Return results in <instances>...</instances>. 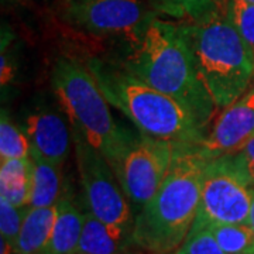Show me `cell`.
I'll return each mask as SVG.
<instances>
[{
  "label": "cell",
  "instance_id": "obj_3",
  "mask_svg": "<svg viewBox=\"0 0 254 254\" xmlns=\"http://www.w3.org/2000/svg\"><path fill=\"white\" fill-rule=\"evenodd\" d=\"M88 66L110 105L125 113L140 133L187 147H198L208 136V128L178 100L140 81L125 68L100 60H92Z\"/></svg>",
  "mask_w": 254,
  "mask_h": 254
},
{
  "label": "cell",
  "instance_id": "obj_6",
  "mask_svg": "<svg viewBox=\"0 0 254 254\" xmlns=\"http://www.w3.org/2000/svg\"><path fill=\"white\" fill-rule=\"evenodd\" d=\"M71 131L76 167L88 209L100 220L133 232L136 215L112 165L85 140L79 130L72 127Z\"/></svg>",
  "mask_w": 254,
  "mask_h": 254
},
{
  "label": "cell",
  "instance_id": "obj_7",
  "mask_svg": "<svg viewBox=\"0 0 254 254\" xmlns=\"http://www.w3.org/2000/svg\"><path fill=\"white\" fill-rule=\"evenodd\" d=\"M178 144L140 133L113 171L134 212L154 196L170 173Z\"/></svg>",
  "mask_w": 254,
  "mask_h": 254
},
{
  "label": "cell",
  "instance_id": "obj_10",
  "mask_svg": "<svg viewBox=\"0 0 254 254\" xmlns=\"http://www.w3.org/2000/svg\"><path fill=\"white\" fill-rule=\"evenodd\" d=\"M252 137H254V85L236 102L222 109L196 151L208 161L216 160L237 151Z\"/></svg>",
  "mask_w": 254,
  "mask_h": 254
},
{
  "label": "cell",
  "instance_id": "obj_19",
  "mask_svg": "<svg viewBox=\"0 0 254 254\" xmlns=\"http://www.w3.org/2000/svg\"><path fill=\"white\" fill-rule=\"evenodd\" d=\"M31 145L24 131H21L1 110L0 118V161L13 158H28Z\"/></svg>",
  "mask_w": 254,
  "mask_h": 254
},
{
  "label": "cell",
  "instance_id": "obj_14",
  "mask_svg": "<svg viewBox=\"0 0 254 254\" xmlns=\"http://www.w3.org/2000/svg\"><path fill=\"white\" fill-rule=\"evenodd\" d=\"M58 208H28L17 237L14 254H44L51 239Z\"/></svg>",
  "mask_w": 254,
  "mask_h": 254
},
{
  "label": "cell",
  "instance_id": "obj_21",
  "mask_svg": "<svg viewBox=\"0 0 254 254\" xmlns=\"http://www.w3.org/2000/svg\"><path fill=\"white\" fill-rule=\"evenodd\" d=\"M30 206H14L0 198V236H3L16 249L18 233Z\"/></svg>",
  "mask_w": 254,
  "mask_h": 254
},
{
  "label": "cell",
  "instance_id": "obj_26",
  "mask_svg": "<svg viewBox=\"0 0 254 254\" xmlns=\"http://www.w3.org/2000/svg\"><path fill=\"white\" fill-rule=\"evenodd\" d=\"M120 254H153V253H148V252H123V253H120Z\"/></svg>",
  "mask_w": 254,
  "mask_h": 254
},
{
  "label": "cell",
  "instance_id": "obj_2",
  "mask_svg": "<svg viewBox=\"0 0 254 254\" xmlns=\"http://www.w3.org/2000/svg\"><path fill=\"white\" fill-rule=\"evenodd\" d=\"M208 164L196 147H177L170 173L134 216L133 246L153 254H173L187 240L198 213Z\"/></svg>",
  "mask_w": 254,
  "mask_h": 254
},
{
  "label": "cell",
  "instance_id": "obj_27",
  "mask_svg": "<svg viewBox=\"0 0 254 254\" xmlns=\"http://www.w3.org/2000/svg\"><path fill=\"white\" fill-rule=\"evenodd\" d=\"M247 1H250V3H254V0H247Z\"/></svg>",
  "mask_w": 254,
  "mask_h": 254
},
{
  "label": "cell",
  "instance_id": "obj_12",
  "mask_svg": "<svg viewBox=\"0 0 254 254\" xmlns=\"http://www.w3.org/2000/svg\"><path fill=\"white\" fill-rule=\"evenodd\" d=\"M133 246L131 230L109 225L85 210L81 239L75 254H120Z\"/></svg>",
  "mask_w": 254,
  "mask_h": 254
},
{
  "label": "cell",
  "instance_id": "obj_5",
  "mask_svg": "<svg viewBox=\"0 0 254 254\" xmlns=\"http://www.w3.org/2000/svg\"><path fill=\"white\" fill-rule=\"evenodd\" d=\"M51 82L55 95L85 140L115 168L138 134L119 126L110 113V103L89 66L61 58L55 64Z\"/></svg>",
  "mask_w": 254,
  "mask_h": 254
},
{
  "label": "cell",
  "instance_id": "obj_8",
  "mask_svg": "<svg viewBox=\"0 0 254 254\" xmlns=\"http://www.w3.org/2000/svg\"><path fill=\"white\" fill-rule=\"evenodd\" d=\"M252 205L250 188L220 157L210 160L202 185L199 208L190 235L213 225L247 223Z\"/></svg>",
  "mask_w": 254,
  "mask_h": 254
},
{
  "label": "cell",
  "instance_id": "obj_25",
  "mask_svg": "<svg viewBox=\"0 0 254 254\" xmlns=\"http://www.w3.org/2000/svg\"><path fill=\"white\" fill-rule=\"evenodd\" d=\"M250 195H252V205H250V213H249V219H247V225L252 227L254 232V187L250 188Z\"/></svg>",
  "mask_w": 254,
  "mask_h": 254
},
{
  "label": "cell",
  "instance_id": "obj_13",
  "mask_svg": "<svg viewBox=\"0 0 254 254\" xmlns=\"http://www.w3.org/2000/svg\"><path fill=\"white\" fill-rule=\"evenodd\" d=\"M54 230L44 254H75L81 239L85 212L78 208L69 193H63L57 203Z\"/></svg>",
  "mask_w": 254,
  "mask_h": 254
},
{
  "label": "cell",
  "instance_id": "obj_18",
  "mask_svg": "<svg viewBox=\"0 0 254 254\" xmlns=\"http://www.w3.org/2000/svg\"><path fill=\"white\" fill-rule=\"evenodd\" d=\"M222 0H151L161 13L190 21L200 20L220 10Z\"/></svg>",
  "mask_w": 254,
  "mask_h": 254
},
{
  "label": "cell",
  "instance_id": "obj_23",
  "mask_svg": "<svg viewBox=\"0 0 254 254\" xmlns=\"http://www.w3.org/2000/svg\"><path fill=\"white\" fill-rule=\"evenodd\" d=\"M173 254H226L208 229L187 237Z\"/></svg>",
  "mask_w": 254,
  "mask_h": 254
},
{
  "label": "cell",
  "instance_id": "obj_15",
  "mask_svg": "<svg viewBox=\"0 0 254 254\" xmlns=\"http://www.w3.org/2000/svg\"><path fill=\"white\" fill-rule=\"evenodd\" d=\"M33 163V185L30 206L47 208L54 206L63 195V175L60 165L46 160L43 155L30 150Z\"/></svg>",
  "mask_w": 254,
  "mask_h": 254
},
{
  "label": "cell",
  "instance_id": "obj_20",
  "mask_svg": "<svg viewBox=\"0 0 254 254\" xmlns=\"http://www.w3.org/2000/svg\"><path fill=\"white\" fill-rule=\"evenodd\" d=\"M225 13L254 51V3L247 0H225Z\"/></svg>",
  "mask_w": 254,
  "mask_h": 254
},
{
  "label": "cell",
  "instance_id": "obj_16",
  "mask_svg": "<svg viewBox=\"0 0 254 254\" xmlns=\"http://www.w3.org/2000/svg\"><path fill=\"white\" fill-rule=\"evenodd\" d=\"M31 185V157L3 160L0 163V198L14 206H30Z\"/></svg>",
  "mask_w": 254,
  "mask_h": 254
},
{
  "label": "cell",
  "instance_id": "obj_17",
  "mask_svg": "<svg viewBox=\"0 0 254 254\" xmlns=\"http://www.w3.org/2000/svg\"><path fill=\"white\" fill-rule=\"evenodd\" d=\"M208 230L226 254H254V232L247 223L213 225Z\"/></svg>",
  "mask_w": 254,
  "mask_h": 254
},
{
  "label": "cell",
  "instance_id": "obj_1",
  "mask_svg": "<svg viewBox=\"0 0 254 254\" xmlns=\"http://www.w3.org/2000/svg\"><path fill=\"white\" fill-rule=\"evenodd\" d=\"M133 41L123 68L140 81L178 100L203 127L216 113V105L196 68L182 24L147 18Z\"/></svg>",
  "mask_w": 254,
  "mask_h": 254
},
{
  "label": "cell",
  "instance_id": "obj_22",
  "mask_svg": "<svg viewBox=\"0 0 254 254\" xmlns=\"http://www.w3.org/2000/svg\"><path fill=\"white\" fill-rule=\"evenodd\" d=\"M237 177L249 188L254 187V137H252L242 148L223 157Z\"/></svg>",
  "mask_w": 254,
  "mask_h": 254
},
{
  "label": "cell",
  "instance_id": "obj_24",
  "mask_svg": "<svg viewBox=\"0 0 254 254\" xmlns=\"http://www.w3.org/2000/svg\"><path fill=\"white\" fill-rule=\"evenodd\" d=\"M0 254H14V247L3 236H0Z\"/></svg>",
  "mask_w": 254,
  "mask_h": 254
},
{
  "label": "cell",
  "instance_id": "obj_9",
  "mask_svg": "<svg viewBox=\"0 0 254 254\" xmlns=\"http://www.w3.org/2000/svg\"><path fill=\"white\" fill-rule=\"evenodd\" d=\"M64 17L91 34L134 38L150 16L140 0H65Z\"/></svg>",
  "mask_w": 254,
  "mask_h": 254
},
{
  "label": "cell",
  "instance_id": "obj_4",
  "mask_svg": "<svg viewBox=\"0 0 254 254\" xmlns=\"http://www.w3.org/2000/svg\"><path fill=\"white\" fill-rule=\"evenodd\" d=\"M200 78L216 109H225L254 85V51L226 13L182 23Z\"/></svg>",
  "mask_w": 254,
  "mask_h": 254
},
{
  "label": "cell",
  "instance_id": "obj_11",
  "mask_svg": "<svg viewBox=\"0 0 254 254\" xmlns=\"http://www.w3.org/2000/svg\"><path fill=\"white\" fill-rule=\"evenodd\" d=\"M23 131L26 133L33 151L63 167L71 151L72 131H69L60 115L51 110L30 113L24 120Z\"/></svg>",
  "mask_w": 254,
  "mask_h": 254
}]
</instances>
